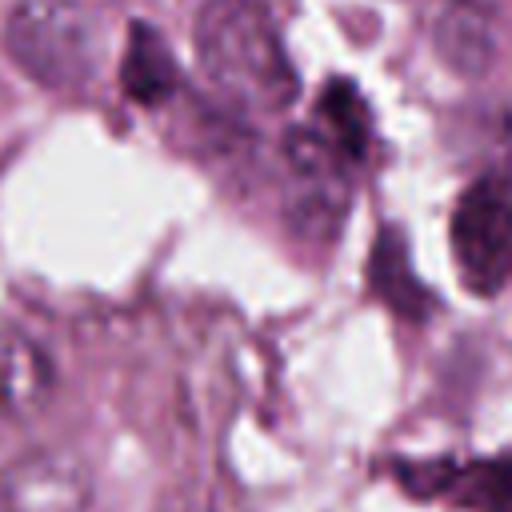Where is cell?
<instances>
[{
    "instance_id": "6da1fadb",
    "label": "cell",
    "mask_w": 512,
    "mask_h": 512,
    "mask_svg": "<svg viewBox=\"0 0 512 512\" xmlns=\"http://www.w3.org/2000/svg\"><path fill=\"white\" fill-rule=\"evenodd\" d=\"M196 56L220 96L248 112L296 100V72L260 0H208L196 16Z\"/></svg>"
},
{
    "instance_id": "7a4b0ae2",
    "label": "cell",
    "mask_w": 512,
    "mask_h": 512,
    "mask_svg": "<svg viewBox=\"0 0 512 512\" xmlns=\"http://www.w3.org/2000/svg\"><path fill=\"white\" fill-rule=\"evenodd\" d=\"M12 64L40 88H80L96 72L100 28L80 0H20L4 24Z\"/></svg>"
},
{
    "instance_id": "3957f363",
    "label": "cell",
    "mask_w": 512,
    "mask_h": 512,
    "mask_svg": "<svg viewBox=\"0 0 512 512\" xmlns=\"http://www.w3.org/2000/svg\"><path fill=\"white\" fill-rule=\"evenodd\" d=\"M448 244L464 288L492 296L512 276V192L504 180L484 176L460 192L448 224Z\"/></svg>"
},
{
    "instance_id": "277c9868",
    "label": "cell",
    "mask_w": 512,
    "mask_h": 512,
    "mask_svg": "<svg viewBox=\"0 0 512 512\" xmlns=\"http://www.w3.org/2000/svg\"><path fill=\"white\" fill-rule=\"evenodd\" d=\"M92 476L68 452H32L4 468L0 512H88Z\"/></svg>"
},
{
    "instance_id": "5b68a950",
    "label": "cell",
    "mask_w": 512,
    "mask_h": 512,
    "mask_svg": "<svg viewBox=\"0 0 512 512\" xmlns=\"http://www.w3.org/2000/svg\"><path fill=\"white\" fill-rule=\"evenodd\" d=\"M52 392V360L48 352L20 328L0 332V412L28 416Z\"/></svg>"
},
{
    "instance_id": "8992f818",
    "label": "cell",
    "mask_w": 512,
    "mask_h": 512,
    "mask_svg": "<svg viewBox=\"0 0 512 512\" xmlns=\"http://www.w3.org/2000/svg\"><path fill=\"white\" fill-rule=\"evenodd\" d=\"M120 88L140 108H160L180 88V68L164 44V36L148 24H132L124 60H120Z\"/></svg>"
},
{
    "instance_id": "52a82bcc",
    "label": "cell",
    "mask_w": 512,
    "mask_h": 512,
    "mask_svg": "<svg viewBox=\"0 0 512 512\" xmlns=\"http://www.w3.org/2000/svg\"><path fill=\"white\" fill-rule=\"evenodd\" d=\"M316 120H320V136L344 156V160H364L372 148V112L368 100L360 96V88L344 76L328 80L320 100H316Z\"/></svg>"
},
{
    "instance_id": "ba28073f",
    "label": "cell",
    "mask_w": 512,
    "mask_h": 512,
    "mask_svg": "<svg viewBox=\"0 0 512 512\" xmlns=\"http://www.w3.org/2000/svg\"><path fill=\"white\" fill-rule=\"evenodd\" d=\"M368 284L372 292L400 316L408 320H420L428 312V292L424 284L412 276V264H408V248H404V236L384 228L376 248H372V264H368Z\"/></svg>"
},
{
    "instance_id": "9c48e42d",
    "label": "cell",
    "mask_w": 512,
    "mask_h": 512,
    "mask_svg": "<svg viewBox=\"0 0 512 512\" xmlns=\"http://www.w3.org/2000/svg\"><path fill=\"white\" fill-rule=\"evenodd\" d=\"M436 44H440V56L456 68V72H484L488 60H492V32H488V20L480 16L476 4H464V0H452L444 12H440V24H436Z\"/></svg>"
},
{
    "instance_id": "30bf717a",
    "label": "cell",
    "mask_w": 512,
    "mask_h": 512,
    "mask_svg": "<svg viewBox=\"0 0 512 512\" xmlns=\"http://www.w3.org/2000/svg\"><path fill=\"white\" fill-rule=\"evenodd\" d=\"M448 492L468 512H512V452L452 468Z\"/></svg>"
},
{
    "instance_id": "8fae6325",
    "label": "cell",
    "mask_w": 512,
    "mask_h": 512,
    "mask_svg": "<svg viewBox=\"0 0 512 512\" xmlns=\"http://www.w3.org/2000/svg\"><path fill=\"white\" fill-rule=\"evenodd\" d=\"M464 4H476V8H480V4H488V0H464Z\"/></svg>"
}]
</instances>
